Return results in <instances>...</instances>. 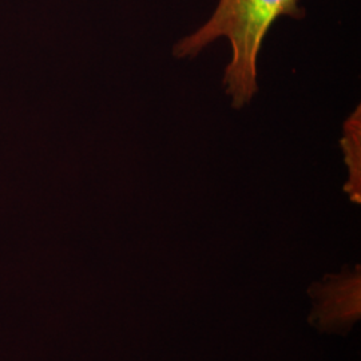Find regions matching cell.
I'll list each match as a JSON object with an SVG mask.
<instances>
[{
	"label": "cell",
	"mask_w": 361,
	"mask_h": 361,
	"mask_svg": "<svg viewBox=\"0 0 361 361\" xmlns=\"http://www.w3.org/2000/svg\"><path fill=\"white\" fill-rule=\"evenodd\" d=\"M298 0H219L207 22L180 39L173 55L190 59L217 39L229 40L232 59L224 73V90L234 109L252 102L258 91V55L271 25L281 16L304 18Z\"/></svg>",
	"instance_id": "1"
},
{
	"label": "cell",
	"mask_w": 361,
	"mask_h": 361,
	"mask_svg": "<svg viewBox=\"0 0 361 361\" xmlns=\"http://www.w3.org/2000/svg\"><path fill=\"white\" fill-rule=\"evenodd\" d=\"M361 114L360 106L344 122L341 137V147L344 152L345 166L348 169V180L345 190L353 202H360L361 198Z\"/></svg>",
	"instance_id": "2"
}]
</instances>
